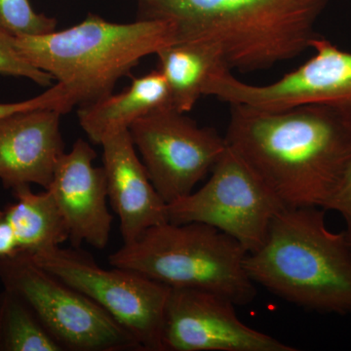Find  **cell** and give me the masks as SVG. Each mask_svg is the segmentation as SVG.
<instances>
[{"label":"cell","instance_id":"2e32d148","mask_svg":"<svg viewBox=\"0 0 351 351\" xmlns=\"http://www.w3.org/2000/svg\"><path fill=\"white\" fill-rule=\"evenodd\" d=\"M159 71L169 86L172 106L178 112L193 110L210 76L226 71L223 53L207 40L175 41L156 53Z\"/></svg>","mask_w":351,"mask_h":351},{"label":"cell","instance_id":"e0dca14e","mask_svg":"<svg viewBox=\"0 0 351 351\" xmlns=\"http://www.w3.org/2000/svg\"><path fill=\"white\" fill-rule=\"evenodd\" d=\"M15 201L4 206L20 252L34 256L61 247L69 239L68 226L49 189L36 193L31 186L13 189Z\"/></svg>","mask_w":351,"mask_h":351},{"label":"cell","instance_id":"9a60e30c","mask_svg":"<svg viewBox=\"0 0 351 351\" xmlns=\"http://www.w3.org/2000/svg\"><path fill=\"white\" fill-rule=\"evenodd\" d=\"M173 107L169 86L159 69L135 78L125 91L110 95L78 110L83 130L97 145L136 120L160 108Z\"/></svg>","mask_w":351,"mask_h":351},{"label":"cell","instance_id":"5bb4252c","mask_svg":"<svg viewBox=\"0 0 351 351\" xmlns=\"http://www.w3.org/2000/svg\"><path fill=\"white\" fill-rule=\"evenodd\" d=\"M101 145L108 197L119 216L123 243L133 242L152 226L169 221L168 204L152 184L129 129L112 134Z\"/></svg>","mask_w":351,"mask_h":351},{"label":"cell","instance_id":"52a82bcc","mask_svg":"<svg viewBox=\"0 0 351 351\" xmlns=\"http://www.w3.org/2000/svg\"><path fill=\"white\" fill-rule=\"evenodd\" d=\"M32 258L105 309L135 338L141 350L162 351L168 286L133 270L104 269L73 249L57 247Z\"/></svg>","mask_w":351,"mask_h":351},{"label":"cell","instance_id":"8992f818","mask_svg":"<svg viewBox=\"0 0 351 351\" xmlns=\"http://www.w3.org/2000/svg\"><path fill=\"white\" fill-rule=\"evenodd\" d=\"M0 281L27 302L64 351L141 350L135 338L105 309L27 254L0 257Z\"/></svg>","mask_w":351,"mask_h":351},{"label":"cell","instance_id":"603a6c76","mask_svg":"<svg viewBox=\"0 0 351 351\" xmlns=\"http://www.w3.org/2000/svg\"><path fill=\"white\" fill-rule=\"evenodd\" d=\"M19 252V245L12 226L7 219L3 209L0 210V257H11Z\"/></svg>","mask_w":351,"mask_h":351},{"label":"cell","instance_id":"8fae6325","mask_svg":"<svg viewBox=\"0 0 351 351\" xmlns=\"http://www.w3.org/2000/svg\"><path fill=\"white\" fill-rule=\"evenodd\" d=\"M161 343L162 351L298 350L244 324L228 298L193 289H171Z\"/></svg>","mask_w":351,"mask_h":351},{"label":"cell","instance_id":"5b68a950","mask_svg":"<svg viewBox=\"0 0 351 351\" xmlns=\"http://www.w3.org/2000/svg\"><path fill=\"white\" fill-rule=\"evenodd\" d=\"M247 255L237 240L213 226L167 221L123 243L108 262L171 289L206 291L245 306L257 292L245 267Z\"/></svg>","mask_w":351,"mask_h":351},{"label":"cell","instance_id":"3957f363","mask_svg":"<svg viewBox=\"0 0 351 351\" xmlns=\"http://www.w3.org/2000/svg\"><path fill=\"white\" fill-rule=\"evenodd\" d=\"M319 207H285L262 246L245 258L247 274L270 293L311 311L351 313V245L332 232Z\"/></svg>","mask_w":351,"mask_h":351},{"label":"cell","instance_id":"9c48e42d","mask_svg":"<svg viewBox=\"0 0 351 351\" xmlns=\"http://www.w3.org/2000/svg\"><path fill=\"white\" fill-rule=\"evenodd\" d=\"M129 132L149 179L167 204L195 191L226 149L225 137L173 107L136 120Z\"/></svg>","mask_w":351,"mask_h":351},{"label":"cell","instance_id":"277c9868","mask_svg":"<svg viewBox=\"0 0 351 351\" xmlns=\"http://www.w3.org/2000/svg\"><path fill=\"white\" fill-rule=\"evenodd\" d=\"M174 41V27L166 21L117 24L93 14L64 31L14 36L16 47L29 63L63 85L73 107L110 96L120 78L143 58Z\"/></svg>","mask_w":351,"mask_h":351},{"label":"cell","instance_id":"ffe728a7","mask_svg":"<svg viewBox=\"0 0 351 351\" xmlns=\"http://www.w3.org/2000/svg\"><path fill=\"white\" fill-rule=\"evenodd\" d=\"M0 73L22 76L41 86H49L54 78L29 63L19 52L14 43V36L0 29Z\"/></svg>","mask_w":351,"mask_h":351},{"label":"cell","instance_id":"7a4b0ae2","mask_svg":"<svg viewBox=\"0 0 351 351\" xmlns=\"http://www.w3.org/2000/svg\"><path fill=\"white\" fill-rule=\"evenodd\" d=\"M329 0H137L138 18L169 22L175 41L207 40L228 69L253 73L299 57ZM174 41V43H175Z\"/></svg>","mask_w":351,"mask_h":351},{"label":"cell","instance_id":"d6986e66","mask_svg":"<svg viewBox=\"0 0 351 351\" xmlns=\"http://www.w3.org/2000/svg\"><path fill=\"white\" fill-rule=\"evenodd\" d=\"M56 27V19L36 13L29 0H0V29L13 36H43Z\"/></svg>","mask_w":351,"mask_h":351},{"label":"cell","instance_id":"ba28073f","mask_svg":"<svg viewBox=\"0 0 351 351\" xmlns=\"http://www.w3.org/2000/svg\"><path fill=\"white\" fill-rule=\"evenodd\" d=\"M285 206L226 145L206 184L168 204L173 223H199L230 235L247 253L258 250Z\"/></svg>","mask_w":351,"mask_h":351},{"label":"cell","instance_id":"30bf717a","mask_svg":"<svg viewBox=\"0 0 351 351\" xmlns=\"http://www.w3.org/2000/svg\"><path fill=\"white\" fill-rule=\"evenodd\" d=\"M311 48L314 55L295 71L267 85L248 84L232 71L210 76L203 95L230 105L265 110L300 106L326 105L351 110V53L317 36Z\"/></svg>","mask_w":351,"mask_h":351},{"label":"cell","instance_id":"7c38bea8","mask_svg":"<svg viewBox=\"0 0 351 351\" xmlns=\"http://www.w3.org/2000/svg\"><path fill=\"white\" fill-rule=\"evenodd\" d=\"M96 157L91 145L82 138L76 141L60 158L47 189L63 215L71 244L87 243L101 250L110 242L113 218L105 169L94 165Z\"/></svg>","mask_w":351,"mask_h":351},{"label":"cell","instance_id":"4fadbf2b","mask_svg":"<svg viewBox=\"0 0 351 351\" xmlns=\"http://www.w3.org/2000/svg\"><path fill=\"white\" fill-rule=\"evenodd\" d=\"M63 114L55 108H34L0 119V181L15 189L38 184L49 188L64 143Z\"/></svg>","mask_w":351,"mask_h":351},{"label":"cell","instance_id":"6da1fadb","mask_svg":"<svg viewBox=\"0 0 351 351\" xmlns=\"http://www.w3.org/2000/svg\"><path fill=\"white\" fill-rule=\"evenodd\" d=\"M225 138L284 206L325 210L351 159V110L230 105Z\"/></svg>","mask_w":351,"mask_h":351},{"label":"cell","instance_id":"ac0fdd59","mask_svg":"<svg viewBox=\"0 0 351 351\" xmlns=\"http://www.w3.org/2000/svg\"><path fill=\"white\" fill-rule=\"evenodd\" d=\"M0 351H64L27 302L4 289L0 293Z\"/></svg>","mask_w":351,"mask_h":351},{"label":"cell","instance_id":"44dd1931","mask_svg":"<svg viewBox=\"0 0 351 351\" xmlns=\"http://www.w3.org/2000/svg\"><path fill=\"white\" fill-rule=\"evenodd\" d=\"M55 108L62 113L71 112V107L68 95L63 85L57 82L47 91L29 100L20 103L0 104V119L12 114V113L24 112V110H34V108Z\"/></svg>","mask_w":351,"mask_h":351},{"label":"cell","instance_id":"7402d4cb","mask_svg":"<svg viewBox=\"0 0 351 351\" xmlns=\"http://www.w3.org/2000/svg\"><path fill=\"white\" fill-rule=\"evenodd\" d=\"M325 210L341 215L346 223L343 233L351 245V159L338 189L327 203Z\"/></svg>","mask_w":351,"mask_h":351}]
</instances>
